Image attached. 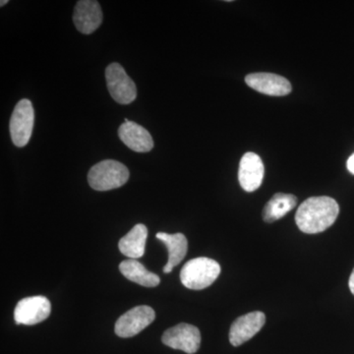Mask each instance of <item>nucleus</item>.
<instances>
[{"label": "nucleus", "instance_id": "nucleus-1", "mask_svg": "<svg viewBox=\"0 0 354 354\" xmlns=\"http://www.w3.org/2000/svg\"><path fill=\"white\" fill-rule=\"evenodd\" d=\"M339 213V204L333 198L311 197L300 205L295 223L304 234H320L334 225Z\"/></svg>", "mask_w": 354, "mask_h": 354}, {"label": "nucleus", "instance_id": "nucleus-2", "mask_svg": "<svg viewBox=\"0 0 354 354\" xmlns=\"http://www.w3.org/2000/svg\"><path fill=\"white\" fill-rule=\"evenodd\" d=\"M221 274V266L216 261L206 257L188 261L180 272L183 285L189 290H201L213 285Z\"/></svg>", "mask_w": 354, "mask_h": 354}, {"label": "nucleus", "instance_id": "nucleus-3", "mask_svg": "<svg viewBox=\"0 0 354 354\" xmlns=\"http://www.w3.org/2000/svg\"><path fill=\"white\" fill-rule=\"evenodd\" d=\"M124 165L114 160H104L95 165L88 174V183L93 189L109 191L124 185L129 179Z\"/></svg>", "mask_w": 354, "mask_h": 354}, {"label": "nucleus", "instance_id": "nucleus-4", "mask_svg": "<svg viewBox=\"0 0 354 354\" xmlns=\"http://www.w3.org/2000/svg\"><path fill=\"white\" fill-rule=\"evenodd\" d=\"M34 123L35 111L31 101L28 99L21 100L14 109L9 124L14 145L23 148L29 143Z\"/></svg>", "mask_w": 354, "mask_h": 354}, {"label": "nucleus", "instance_id": "nucleus-5", "mask_svg": "<svg viewBox=\"0 0 354 354\" xmlns=\"http://www.w3.org/2000/svg\"><path fill=\"white\" fill-rule=\"evenodd\" d=\"M106 85L114 101L129 104L137 97V88L120 64H109L106 69Z\"/></svg>", "mask_w": 354, "mask_h": 354}, {"label": "nucleus", "instance_id": "nucleus-6", "mask_svg": "<svg viewBox=\"0 0 354 354\" xmlns=\"http://www.w3.org/2000/svg\"><path fill=\"white\" fill-rule=\"evenodd\" d=\"M162 341L169 348L178 349L188 354H194L201 346V334L195 326L185 323L178 324L165 330Z\"/></svg>", "mask_w": 354, "mask_h": 354}, {"label": "nucleus", "instance_id": "nucleus-7", "mask_svg": "<svg viewBox=\"0 0 354 354\" xmlns=\"http://www.w3.org/2000/svg\"><path fill=\"white\" fill-rule=\"evenodd\" d=\"M153 308L146 305L134 307L120 317L115 324V334L120 337H132L138 335L155 320Z\"/></svg>", "mask_w": 354, "mask_h": 354}, {"label": "nucleus", "instance_id": "nucleus-8", "mask_svg": "<svg viewBox=\"0 0 354 354\" xmlns=\"http://www.w3.org/2000/svg\"><path fill=\"white\" fill-rule=\"evenodd\" d=\"M50 300L44 297H31L20 300L14 310V320L18 325H36L50 315Z\"/></svg>", "mask_w": 354, "mask_h": 354}, {"label": "nucleus", "instance_id": "nucleus-9", "mask_svg": "<svg viewBox=\"0 0 354 354\" xmlns=\"http://www.w3.org/2000/svg\"><path fill=\"white\" fill-rule=\"evenodd\" d=\"M266 323L263 312L255 311L237 318L230 330V342L234 346H239L252 339L260 332Z\"/></svg>", "mask_w": 354, "mask_h": 354}, {"label": "nucleus", "instance_id": "nucleus-10", "mask_svg": "<svg viewBox=\"0 0 354 354\" xmlns=\"http://www.w3.org/2000/svg\"><path fill=\"white\" fill-rule=\"evenodd\" d=\"M102 22V11L95 0H80L74 9L73 23L79 32L90 35L99 29Z\"/></svg>", "mask_w": 354, "mask_h": 354}, {"label": "nucleus", "instance_id": "nucleus-11", "mask_svg": "<svg viewBox=\"0 0 354 354\" xmlns=\"http://www.w3.org/2000/svg\"><path fill=\"white\" fill-rule=\"evenodd\" d=\"M245 82L249 87L261 94L283 97L290 94L291 84L288 79L272 73H252L245 77Z\"/></svg>", "mask_w": 354, "mask_h": 354}, {"label": "nucleus", "instance_id": "nucleus-12", "mask_svg": "<svg viewBox=\"0 0 354 354\" xmlns=\"http://www.w3.org/2000/svg\"><path fill=\"white\" fill-rule=\"evenodd\" d=\"M265 167L257 153H246L239 162V180L246 192H254L264 178Z\"/></svg>", "mask_w": 354, "mask_h": 354}, {"label": "nucleus", "instance_id": "nucleus-13", "mask_svg": "<svg viewBox=\"0 0 354 354\" xmlns=\"http://www.w3.org/2000/svg\"><path fill=\"white\" fill-rule=\"evenodd\" d=\"M118 136L123 143L137 153L150 152L153 148V140L150 132L125 118V122L120 125L118 129Z\"/></svg>", "mask_w": 354, "mask_h": 354}, {"label": "nucleus", "instance_id": "nucleus-14", "mask_svg": "<svg viewBox=\"0 0 354 354\" xmlns=\"http://www.w3.org/2000/svg\"><path fill=\"white\" fill-rule=\"evenodd\" d=\"M156 237L162 242L169 252V261L165 266V274H169L172 269L180 264L187 254L188 242L185 235L183 234H169L165 232H158Z\"/></svg>", "mask_w": 354, "mask_h": 354}, {"label": "nucleus", "instance_id": "nucleus-15", "mask_svg": "<svg viewBox=\"0 0 354 354\" xmlns=\"http://www.w3.org/2000/svg\"><path fill=\"white\" fill-rule=\"evenodd\" d=\"M147 237H148V230L146 225L138 223L120 239L118 243L120 252L130 259L136 260L143 257L145 254Z\"/></svg>", "mask_w": 354, "mask_h": 354}, {"label": "nucleus", "instance_id": "nucleus-16", "mask_svg": "<svg viewBox=\"0 0 354 354\" xmlns=\"http://www.w3.org/2000/svg\"><path fill=\"white\" fill-rule=\"evenodd\" d=\"M120 272L123 276L133 283H138L146 288H155L160 285V279L157 274L148 271L141 263L137 260L129 259L123 261L120 265Z\"/></svg>", "mask_w": 354, "mask_h": 354}, {"label": "nucleus", "instance_id": "nucleus-17", "mask_svg": "<svg viewBox=\"0 0 354 354\" xmlns=\"http://www.w3.org/2000/svg\"><path fill=\"white\" fill-rule=\"evenodd\" d=\"M297 204V198L295 195L277 193L266 205L263 211V220L266 223H274L283 218Z\"/></svg>", "mask_w": 354, "mask_h": 354}, {"label": "nucleus", "instance_id": "nucleus-18", "mask_svg": "<svg viewBox=\"0 0 354 354\" xmlns=\"http://www.w3.org/2000/svg\"><path fill=\"white\" fill-rule=\"evenodd\" d=\"M348 169L351 174H354V153L349 157L348 160Z\"/></svg>", "mask_w": 354, "mask_h": 354}, {"label": "nucleus", "instance_id": "nucleus-19", "mask_svg": "<svg viewBox=\"0 0 354 354\" xmlns=\"http://www.w3.org/2000/svg\"><path fill=\"white\" fill-rule=\"evenodd\" d=\"M348 286L349 290H351V293L354 295V269L353 272H351V278H349Z\"/></svg>", "mask_w": 354, "mask_h": 354}, {"label": "nucleus", "instance_id": "nucleus-20", "mask_svg": "<svg viewBox=\"0 0 354 354\" xmlns=\"http://www.w3.org/2000/svg\"><path fill=\"white\" fill-rule=\"evenodd\" d=\"M7 3H8V0H1V1H0V6L3 7Z\"/></svg>", "mask_w": 354, "mask_h": 354}]
</instances>
